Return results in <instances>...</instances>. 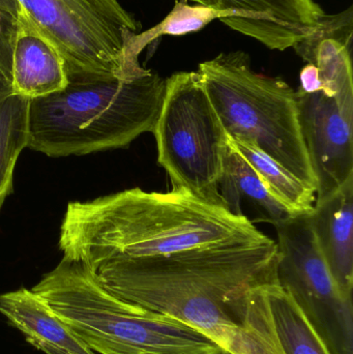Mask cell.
<instances>
[{"instance_id":"cell-1","label":"cell","mask_w":353,"mask_h":354,"mask_svg":"<svg viewBox=\"0 0 353 354\" xmlns=\"http://www.w3.org/2000/svg\"><path fill=\"white\" fill-rule=\"evenodd\" d=\"M277 243H218L103 262L91 272L116 297L178 318L220 347L249 291L277 281Z\"/></svg>"},{"instance_id":"cell-2","label":"cell","mask_w":353,"mask_h":354,"mask_svg":"<svg viewBox=\"0 0 353 354\" xmlns=\"http://www.w3.org/2000/svg\"><path fill=\"white\" fill-rule=\"evenodd\" d=\"M269 237L223 205L186 189L139 187L90 201L70 202L60 227L64 258L93 270L117 259L167 255L218 243H267Z\"/></svg>"},{"instance_id":"cell-3","label":"cell","mask_w":353,"mask_h":354,"mask_svg":"<svg viewBox=\"0 0 353 354\" xmlns=\"http://www.w3.org/2000/svg\"><path fill=\"white\" fill-rule=\"evenodd\" d=\"M165 85L151 70L132 79L70 80L29 102L27 147L51 158L124 149L153 133Z\"/></svg>"},{"instance_id":"cell-4","label":"cell","mask_w":353,"mask_h":354,"mask_svg":"<svg viewBox=\"0 0 353 354\" xmlns=\"http://www.w3.org/2000/svg\"><path fill=\"white\" fill-rule=\"evenodd\" d=\"M32 290L97 354H222L204 334L110 292L80 262L62 258Z\"/></svg>"},{"instance_id":"cell-5","label":"cell","mask_w":353,"mask_h":354,"mask_svg":"<svg viewBox=\"0 0 353 354\" xmlns=\"http://www.w3.org/2000/svg\"><path fill=\"white\" fill-rule=\"evenodd\" d=\"M197 72L226 134L252 143L316 192L296 91L281 78L255 72L242 51L205 60Z\"/></svg>"},{"instance_id":"cell-6","label":"cell","mask_w":353,"mask_h":354,"mask_svg":"<svg viewBox=\"0 0 353 354\" xmlns=\"http://www.w3.org/2000/svg\"><path fill=\"white\" fill-rule=\"evenodd\" d=\"M19 10L64 58L68 80L132 79L139 64L141 25L118 0H17Z\"/></svg>"},{"instance_id":"cell-7","label":"cell","mask_w":353,"mask_h":354,"mask_svg":"<svg viewBox=\"0 0 353 354\" xmlns=\"http://www.w3.org/2000/svg\"><path fill=\"white\" fill-rule=\"evenodd\" d=\"M153 133L158 162L173 189L222 205L218 183L228 136L197 71L175 73L166 79Z\"/></svg>"},{"instance_id":"cell-8","label":"cell","mask_w":353,"mask_h":354,"mask_svg":"<svg viewBox=\"0 0 353 354\" xmlns=\"http://www.w3.org/2000/svg\"><path fill=\"white\" fill-rule=\"evenodd\" d=\"M277 281L333 354H353L352 299L338 288L315 241L308 214L276 225Z\"/></svg>"},{"instance_id":"cell-9","label":"cell","mask_w":353,"mask_h":354,"mask_svg":"<svg viewBox=\"0 0 353 354\" xmlns=\"http://www.w3.org/2000/svg\"><path fill=\"white\" fill-rule=\"evenodd\" d=\"M296 91L300 131L321 200L353 177V93Z\"/></svg>"},{"instance_id":"cell-10","label":"cell","mask_w":353,"mask_h":354,"mask_svg":"<svg viewBox=\"0 0 353 354\" xmlns=\"http://www.w3.org/2000/svg\"><path fill=\"white\" fill-rule=\"evenodd\" d=\"M218 8L229 12L230 28L279 51L294 48L325 15L315 0H219Z\"/></svg>"},{"instance_id":"cell-11","label":"cell","mask_w":353,"mask_h":354,"mask_svg":"<svg viewBox=\"0 0 353 354\" xmlns=\"http://www.w3.org/2000/svg\"><path fill=\"white\" fill-rule=\"evenodd\" d=\"M242 314L267 335L280 354H333L278 281L249 291Z\"/></svg>"},{"instance_id":"cell-12","label":"cell","mask_w":353,"mask_h":354,"mask_svg":"<svg viewBox=\"0 0 353 354\" xmlns=\"http://www.w3.org/2000/svg\"><path fill=\"white\" fill-rule=\"evenodd\" d=\"M319 251L344 297L353 291V177L332 195L315 200L309 214Z\"/></svg>"},{"instance_id":"cell-13","label":"cell","mask_w":353,"mask_h":354,"mask_svg":"<svg viewBox=\"0 0 353 354\" xmlns=\"http://www.w3.org/2000/svg\"><path fill=\"white\" fill-rule=\"evenodd\" d=\"M68 83L64 60L55 46L19 10L12 47V95L37 99L62 91Z\"/></svg>"},{"instance_id":"cell-14","label":"cell","mask_w":353,"mask_h":354,"mask_svg":"<svg viewBox=\"0 0 353 354\" xmlns=\"http://www.w3.org/2000/svg\"><path fill=\"white\" fill-rule=\"evenodd\" d=\"M0 313L45 354H97L32 289L1 293Z\"/></svg>"},{"instance_id":"cell-15","label":"cell","mask_w":353,"mask_h":354,"mask_svg":"<svg viewBox=\"0 0 353 354\" xmlns=\"http://www.w3.org/2000/svg\"><path fill=\"white\" fill-rule=\"evenodd\" d=\"M228 136V135H227ZM222 205L249 222L271 223L274 226L294 214L271 195L261 177L234 149L228 139L223 169L218 183Z\"/></svg>"},{"instance_id":"cell-16","label":"cell","mask_w":353,"mask_h":354,"mask_svg":"<svg viewBox=\"0 0 353 354\" xmlns=\"http://www.w3.org/2000/svg\"><path fill=\"white\" fill-rule=\"evenodd\" d=\"M228 139L234 149L254 168L271 195L283 203L294 216L308 214L312 212L316 200V192L307 187L298 177L252 143L232 139L229 136Z\"/></svg>"},{"instance_id":"cell-17","label":"cell","mask_w":353,"mask_h":354,"mask_svg":"<svg viewBox=\"0 0 353 354\" xmlns=\"http://www.w3.org/2000/svg\"><path fill=\"white\" fill-rule=\"evenodd\" d=\"M29 102L12 93L0 102V210L12 194L17 161L28 145Z\"/></svg>"},{"instance_id":"cell-18","label":"cell","mask_w":353,"mask_h":354,"mask_svg":"<svg viewBox=\"0 0 353 354\" xmlns=\"http://www.w3.org/2000/svg\"><path fill=\"white\" fill-rule=\"evenodd\" d=\"M229 18L230 14L226 10L197 3L191 6L182 0H175L171 12L163 21L149 30L136 35L134 41L135 53L140 55L146 46L164 35L178 37L197 32L211 24L213 21L220 20L225 24Z\"/></svg>"},{"instance_id":"cell-19","label":"cell","mask_w":353,"mask_h":354,"mask_svg":"<svg viewBox=\"0 0 353 354\" xmlns=\"http://www.w3.org/2000/svg\"><path fill=\"white\" fill-rule=\"evenodd\" d=\"M17 25L18 18L0 10V82L8 87L12 85V47Z\"/></svg>"},{"instance_id":"cell-20","label":"cell","mask_w":353,"mask_h":354,"mask_svg":"<svg viewBox=\"0 0 353 354\" xmlns=\"http://www.w3.org/2000/svg\"><path fill=\"white\" fill-rule=\"evenodd\" d=\"M0 10H6L18 18L19 6L17 0H0Z\"/></svg>"},{"instance_id":"cell-21","label":"cell","mask_w":353,"mask_h":354,"mask_svg":"<svg viewBox=\"0 0 353 354\" xmlns=\"http://www.w3.org/2000/svg\"><path fill=\"white\" fill-rule=\"evenodd\" d=\"M190 1L201 4V6H211V8H218V6H219V0H190Z\"/></svg>"},{"instance_id":"cell-22","label":"cell","mask_w":353,"mask_h":354,"mask_svg":"<svg viewBox=\"0 0 353 354\" xmlns=\"http://www.w3.org/2000/svg\"><path fill=\"white\" fill-rule=\"evenodd\" d=\"M222 354H229V353H222Z\"/></svg>"}]
</instances>
